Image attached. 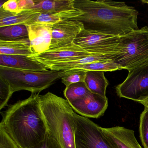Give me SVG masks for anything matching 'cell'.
<instances>
[{"label": "cell", "instance_id": "6da1fadb", "mask_svg": "<svg viewBox=\"0 0 148 148\" xmlns=\"http://www.w3.org/2000/svg\"><path fill=\"white\" fill-rule=\"evenodd\" d=\"M74 5L83 14L72 20L82 22L86 29L119 37L139 29L138 11L125 2L74 0Z\"/></svg>", "mask_w": 148, "mask_h": 148}, {"label": "cell", "instance_id": "7a4b0ae2", "mask_svg": "<svg viewBox=\"0 0 148 148\" xmlns=\"http://www.w3.org/2000/svg\"><path fill=\"white\" fill-rule=\"evenodd\" d=\"M38 94L9 106L0 123L19 148H30L43 141L47 128L39 103Z\"/></svg>", "mask_w": 148, "mask_h": 148}, {"label": "cell", "instance_id": "3957f363", "mask_svg": "<svg viewBox=\"0 0 148 148\" xmlns=\"http://www.w3.org/2000/svg\"><path fill=\"white\" fill-rule=\"evenodd\" d=\"M38 99L47 132L60 148H76L75 111L69 102L51 92Z\"/></svg>", "mask_w": 148, "mask_h": 148}, {"label": "cell", "instance_id": "277c9868", "mask_svg": "<svg viewBox=\"0 0 148 148\" xmlns=\"http://www.w3.org/2000/svg\"><path fill=\"white\" fill-rule=\"evenodd\" d=\"M112 60L128 71L148 63V27H144L119 37Z\"/></svg>", "mask_w": 148, "mask_h": 148}, {"label": "cell", "instance_id": "5b68a950", "mask_svg": "<svg viewBox=\"0 0 148 148\" xmlns=\"http://www.w3.org/2000/svg\"><path fill=\"white\" fill-rule=\"evenodd\" d=\"M65 75L62 71H27L0 66V78L9 84L13 92L25 90L38 94Z\"/></svg>", "mask_w": 148, "mask_h": 148}, {"label": "cell", "instance_id": "8992f818", "mask_svg": "<svg viewBox=\"0 0 148 148\" xmlns=\"http://www.w3.org/2000/svg\"><path fill=\"white\" fill-rule=\"evenodd\" d=\"M119 37L84 28L73 43L89 53L104 55L112 59L116 54Z\"/></svg>", "mask_w": 148, "mask_h": 148}, {"label": "cell", "instance_id": "52a82bcc", "mask_svg": "<svg viewBox=\"0 0 148 148\" xmlns=\"http://www.w3.org/2000/svg\"><path fill=\"white\" fill-rule=\"evenodd\" d=\"M116 90L119 97L136 102L148 97V63L129 71L127 77Z\"/></svg>", "mask_w": 148, "mask_h": 148}, {"label": "cell", "instance_id": "ba28073f", "mask_svg": "<svg viewBox=\"0 0 148 148\" xmlns=\"http://www.w3.org/2000/svg\"><path fill=\"white\" fill-rule=\"evenodd\" d=\"M76 148H113L106 141L99 126L74 112Z\"/></svg>", "mask_w": 148, "mask_h": 148}, {"label": "cell", "instance_id": "9c48e42d", "mask_svg": "<svg viewBox=\"0 0 148 148\" xmlns=\"http://www.w3.org/2000/svg\"><path fill=\"white\" fill-rule=\"evenodd\" d=\"M49 25L52 31L50 49L73 44L79 34L84 28L82 22L73 20H67Z\"/></svg>", "mask_w": 148, "mask_h": 148}, {"label": "cell", "instance_id": "30bf717a", "mask_svg": "<svg viewBox=\"0 0 148 148\" xmlns=\"http://www.w3.org/2000/svg\"><path fill=\"white\" fill-rule=\"evenodd\" d=\"M91 54L85 51L74 43L48 49L41 54L34 55L29 58L38 61L62 62L81 59Z\"/></svg>", "mask_w": 148, "mask_h": 148}, {"label": "cell", "instance_id": "8fae6325", "mask_svg": "<svg viewBox=\"0 0 148 148\" xmlns=\"http://www.w3.org/2000/svg\"><path fill=\"white\" fill-rule=\"evenodd\" d=\"M70 104L74 111L82 116L98 118L104 114L108 107V100L106 97L91 93Z\"/></svg>", "mask_w": 148, "mask_h": 148}, {"label": "cell", "instance_id": "7c38bea8", "mask_svg": "<svg viewBox=\"0 0 148 148\" xmlns=\"http://www.w3.org/2000/svg\"><path fill=\"white\" fill-rule=\"evenodd\" d=\"M100 130L113 148H143L135 137L133 130L122 126L103 128Z\"/></svg>", "mask_w": 148, "mask_h": 148}, {"label": "cell", "instance_id": "4fadbf2b", "mask_svg": "<svg viewBox=\"0 0 148 148\" xmlns=\"http://www.w3.org/2000/svg\"><path fill=\"white\" fill-rule=\"evenodd\" d=\"M27 27L28 38L34 55L41 54L50 49L52 31L49 25L33 24Z\"/></svg>", "mask_w": 148, "mask_h": 148}, {"label": "cell", "instance_id": "5bb4252c", "mask_svg": "<svg viewBox=\"0 0 148 148\" xmlns=\"http://www.w3.org/2000/svg\"><path fill=\"white\" fill-rule=\"evenodd\" d=\"M0 66L27 71L48 70L40 62L23 55L0 54Z\"/></svg>", "mask_w": 148, "mask_h": 148}, {"label": "cell", "instance_id": "9a60e30c", "mask_svg": "<svg viewBox=\"0 0 148 148\" xmlns=\"http://www.w3.org/2000/svg\"><path fill=\"white\" fill-rule=\"evenodd\" d=\"M111 59L104 55H91L81 59L62 62L38 61L44 64L47 69L57 71H66L82 65L110 60Z\"/></svg>", "mask_w": 148, "mask_h": 148}, {"label": "cell", "instance_id": "2e32d148", "mask_svg": "<svg viewBox=\"0 0 148 148\" xmlns=\"http://www.w3.org/2000/svg\"><path fill=\"white\" fill-rule=\"evenodd\" d=\"M40 14L39 12L30 9L16 14L6 12L0 8V27L13 25H28Z\"/></svg>", "mask_w": 148, "mask_h": 148}, {"label": "cell", "instance_id": "e0dca14e", "mask_svg": "<svg viewBox=\"0 0 148 148\" xmlns=\"http://www.w3.org/2000/svg\"><path fill=\"white\" fill-rule=\"evenodd\" d=\"M0 54L23 55L31 57L34 55L29 38L17 40H0Z\"/></svg>", "mask_w": 148, "mask_h": 148}, {"label": "cell", "instance_id": "ac0fdd59", "mask_svg": "<svg viewBox=\"0 0 148 148\" xmlns=\"http://www.w3.org/2000/svg\"><path fill=\"white\" fill-rule=\"evenodd\" d=\"M35 5L32 10L41 14H53L75 9L74 0L35 1Z\"/></svg>", "mask_w": 148, "mask_h": 148}, {"label": "cell", "instance_id": "d6986e66", "mask_svg": "<svg viewBox=\"0 0 148 148\" xmlns=\"http://www.w3.org/2000/svg\"><path fill=\"white\" fill-rule=\"evenodd\" d=\"M84 83L92 93L104 97H106V90L109 85V82L105 76L104 72H86Z\"/></svg>", "mask_w": 148, "mask_h": 148}, {"label": "cell", "instance_id": "ffe728a7", "mask_svg": "<svg viewBox=\"0 0 148 148\" xmlns=\"http://www.w3.org/2000/svg\"><path fill=\"white\" fill-rule=\"evenodd\" d=\"M83 14L82 12L76 8L56 13L40 14L37 18L34 20L28 25L33 24L53 25L64 21L73 19Z\"/></svg>", "mask_w": 148, "mask_h": 148}, {"label": "cell", "instance_id": "44dd1931", "mask_svg": "<svg viewBox=\"0 0 148 148\" xmlns=\"http://www.w3.org/2000/svg\"><path fill=\"white\" fill-rule=\"evenodd\" d=\"M28 38V28L26 25H13L0 27V40H17Z\"/></svg>", "mask_w": 148, "mask_h": 148}, {"label": "cell", "instance_id": "7402d4cb", "mask_svg": "<svg viewBox=\"0 0 148 148\" xmlns=\"http://www.w3.org/2000/svg\"><path fill=\"white\" fill-rule=\"evenodd\" d=\"M92 92L84 82H79L66 87L64 94L69 103L85 98Z\"/></svg>", "mask_w": 148, "mask_h": 148}, {"label": "cell", "instance_id": "603a6c76", "mask_svg": "<svg viewBox=\"0 0 148 148\" xmlns=\"http://www.w3.org/2000/svg\"><path fill=\"white\" fill-rule=\"evenodd\" d=\"M73 70L87 72L89 71H114L122 70L118 65L114 63L112 60L102 62H95L91 64L82 65L74 67Z\"/></svg>", "mask_w": 148, "mask_h": 148}, {"label": "cell", "instance_id": "cb8c5ba5", "mask_svg": "<svg viewBox=\"0 0 148 148\" xmlns=\"http://www.w3.org/2000/svg\"><path fill=\"white\" fill-rule=\"evenodd\" d=\"M139 131L143 146L148 148V108L146 107L140 115Z\"/></svg>", "mask_w": 148, "mask_h": 148}, {"label": "cell", "instance_id": "d4e9b609", "mask_svg": "<svg viewBox=\"0 0 148 148\" xmlns=\"http://www.w3.org/2000/svg\"><path fill=\"white\" fill-rule=\"evenodd\" d=\"M66 75L61 78L62 83L67 87L75 83L84 82L86 72L71 70L64 71Z\"/></svg>", "mask_w": 148, "mask_h": 148}, {"label": "cell", "instance_id": "484cf974", "mask_svg": "<svg viewBox=\"0 0 148 148\" xmlns=\"http://www.w3.org/2000/svg\"><path fill=\"white\" fill-rule=\"evenodd\" d=\"M14 92L6 82L0 78V110L7 105L8 103Z\"/></svg>", "mask_w": 148, "mask_h": 148}, {"label": "cell", "instance_id": "4316f807", "mask_svg": "<svg viewBox=\"0 0 148 148\" xmlns=\"http://www.w3.org/2000/svg\"><path fill=\"white\" fill-rule=\"evenodd\" d=\"M0 148H19L8 136L5 131L0 126Z\"/></svg>", "mask_w": 148, "mask_h": 148}, {"label": "cell", "instance_id": "83f0119b", "mask_svg": "<svg viewBox=\"0 0 148 148\" xmlns=\"http://www.w3.org/2000/svg\"><path fill=\"white\" fill-rule=\"evenodd\" d=\"M30 148H60V147L47 132L45 138L43 141Z\"/></svg>", "mask_w": 148, "mask_h": 148}, {"label": "cell", "instance_id": "f1b7e54d", "mask_svg": "<svg viewBox=\"0 0 148 148\" xmlns=\"http://www.w3.org/2000/svg\"><path fill=\"white\" fill-rule=\"evenodd\" d=\"M0 8H2L6 12L13 14L21 13L19 9L18 0H9L1 5Z\"/></svg>", "mask_w": 148, "mask_h": 148}, {"label": "cell", "instance_id": "f546056e", "mask_svg": "<svg viewBox=\"0 0 148 148\" xmlns=\"http://www.w3.org/2000/svg\"><path fill=\"white\" fill-rule=\"evenodd\" d=\"M18 3L20 12L32 9L35 5V1L33 0H18Z\"/></svg>", "mask_w": 148, "mask_h": 148}, {"label": "cell", "instance_id": "4dcf8cb0", "mask_svg": "<svg viewBox=\"0 0 148 148\" xmlns=\"http://www.w3.org/2000/svg\"><path fill=\"white\" fill-rule=\"evenodd\" d=\"M138 103L142 104L145 106V107L148 108V96L145 97V98L138 101Z\"/></svg>", "mask_w": 148, "mask_h": 148}]
</instances>
